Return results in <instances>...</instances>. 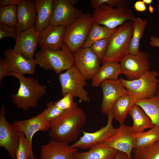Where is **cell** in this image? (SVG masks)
<instances>
[{
  "label": "cell",
  "mask_w": 159,
  "mask_h": 159,
  "mask_svg": "<svg viewBox=\"0 0 159 159\" xmlns=\"http://www.w3.org/2000/svg\"><path fill=\"white\" fill-rule=\"evenodd\" d=\"M87 120L85 112L74 102L69 109L50 122L49 136L51 139L69 144L77 138Z\"/></svg>",
  "instance_id": "obj_1"
},
{
  "label": "cell",
  "mask_w": 159,
  "mask_h": 159,
  "mask_svg": "<svg viewBox=\"0 0 159 159\" xmlns=\"http://www.w3.org/2000/svg\"><path fill=\"white\" fill-rule=\"evenodd\" d=\"M10 76L17 78L20 83L17 92L11 95L13 104L17 108L26 111L37 107L40 99L46 94V86L33 77H26L18 73L11 72Z\"/></svg>",
  "instance_id": "obj_2"
},
{
  "label": "cell",
  "mask_w": 159,
  "mask_h": 159,
  "mask_svg": "<svg viewBox=\"0 0 159 159\" xmlns=\"http://www.w3.org/2000/svg\"><path fill=\"white\" fill-rule=\"evenodd\" d=\"M133 29V23L132 21H127L117 27L116 31L110 37L107 50L101 60V63H119L129 54V47Z\"/></svg>",
  "instance_id": "obj_3"
},
{
  "label": "cell",
  "mask_w": 159,
  "mask_h": 159,
  "mask_svg": "<svg viewBox=\"0 0 159 159\" xmlns=\"http://www.w3.org/2000/svg\"><path fill=\"white\" fill-rule=\"evenodd\" d=\"M34 59L41 68L53 70L57 75L74 65L73 54L64 43L62 48L57 51L41 49L35 54Z\"/></svg>",
  "instance_id": "obj_4"
},
{
  "label": "cell",
  "mask_w": 159,
  "mask_h": 159,
  "mask_svg": "<svg viewBox=\"0 0 159 159\" xmlns=\"http://www.w3.org/2000/svg\"><path fill=\"white\" fill-rule=\"evenodd\" d=\"M93 22L92 15L86 13L66 27L63 42L73 54L84 45Z\"/></svg>",
  "instance_id": "obj_5"
},
{
  "label": "cell",
  "mask_w": 159,
  "mask_h": 159,
  "mask_svg": "<svg viewBox=\"0 0 159 159\" xmlns=\"http://www.w3.org/2000/svg\"><path fill=\"white\" fill-rule=\"evenodd\" d=\"M92 15L94 22L112 29L132 21L135 17L129 7H114L106 4L94 9Z\"/></svg>",
  "instance_id": "obj_6"
},
{
  "label": "cell",
  "mask_w": 159,
  "mask_h": 159,
  "mask_svg": "<svg viewBox=\"0 0 159 159\" xmlns=\"http://www.w3.org/2000/svg\"><path fill=\"white\" fill-rule=\"evenodd\" d=\"M158 72L149 71L138 79L132 80L119 79L122 85L136 101L151 98L156 95Z\"/></svg>",
  "instance_id": "obj_7"
},
{
  "label": "cell",
  "mask_w": 159,
  "mask_h": 159,
  "mask_svg": "<svg viewBox=\"0 0 159 159\" xmlns=\"http://www.w3.org/2000/svg\"><path fill=\"white\" fill-rule=\"evenodd\" d=\"M58 79L63 96L70 93L74 97H78L81 102L90 101L89 93L84 88L88 85L87 80L74 65L59 74Z\"/></svg>",
  "instance_id": "obj_8"
},
{
  "label": "cell",
  "mask_w": 159,
  "mask_h": 159,
  "mask_svg": "<svg viewBox=\"0 0 159 159\" xmlns=\"http://www.w3.org/2000/svg\"><path fill=\"white\" fill-rule=\"evenodd\" d=\"M108 119L106 125L98 130L89 132L82 131L83 135L79 140L70 145L73 148L87 149L102 143L115 135L117 128L114 127L112 121L114 116L111 110L107 114Z\"/></svg>",
  "instance_id": "obj_9"
},
{
  "label": "cell",
  "mask_w": 159,
  "mask_h": 159,
  "mask_svg": "<svg viewBox=\"0 0 159 159\" xmlns=\"http://www.w3.org/2000/svg\"><path fill=\"white\" fill-rule=\"evenodd\" d=\"M122 74L125 75L127 80L138 79L150 70L149 54L145 51H140L136 54H129L120 62Z\"/></svg>",
  "instance_id": "obj_10"
},
{
  "label": "cell",
  "mask_w": 159,
  "mask_h": 159,
  "mask_svg": "<svg viewBox=\"0 0 159 159\" xmlns=\"http://www.w3.org/2000/svg\"><path fill=\"white\" fill-rule=\"evenodd\" d=\"M20 132L13 124L7 120L5 106L2 105L0 111V147L6 149L12 159L15 158L19 143Z\"/></svg>",
  "instance_id": "obj_11"
},
{
  "label": "cell",
  "mask_w": 159,
  "mask_h": 159,
  "mask_svg": "<svg viewBox=\"0 0 159 159\" xmlns=\"http://www.w3.org/2000/svg\"><path fill=\"white\" fill-rule=\"evenodd\" d=\"M53 12L49 24L53 26L70 25L84 13L71 4L69 0H53Z\"/></svg>",
  "instance_id": "obj_12"
},
{
  "label": "cell",
  "mask_w": 159,
  "mask_h": 159,
  "mask_svg": "<svg viewBox=\"0 0 159 159\" xmlns=\"http://www.w3.org/2000/svg\"><path fill=\"white\" fill-rule=\"evenodd\" d=\"M135 133L131 126L120 124L117 132L104 143L99 144L126 153L129 159H132Z\"/></svg>",
  "instance_id": "obj_13"
},
{
  "label": "cell",
  "mask_w": 159,
  "mask_h": 159,
  "mask_svg": "<svg viewBox=\"0 0 159 159\" xmlns=\"http://www.w3.org/2000/svg\"><path fill=\"white\" fill-rule=\"evenodd\" d=\"M73 54L74 65L86 80L92 79L101 67V59L90 47L81 48Z\"/></svg>",
  "instance_id": "obj_14"
},
{
  "label": "cell",
  "mask_w": 159,
  "mask_h": 159,
  "mask_svg": "<svg viewBox=\"0 0 159 159\" xmlns=\"http://www.w3.org/2000/svg\"><path fill=\"white\" fill-rule=\"evenodd\" d=\"M3 54L10 72L23 75L26 74H34L37 65L34 59H28L11 48L4 50Z\"/></svg>",
  "instance_id": "obj_15"
},
{
  "label": "cell",
  "mask_w": 159,
  "mask_h": 159,
  "mask_svg": "<svg viewBox=\"0 0 159 159\" xmlns=\"http://www.w3.org/2000/svg\"><path fill=\"white\" fill-rule=\"evenodd\" d=\"M39 36L34 26L18 33L13 49L28 59H34Z\"/></svg>",
  "instance_id": "obj_16"
},
{
  "label": "cell",
  "mask_w": 159,
  "mask_h": 159,
  "mask_svg": "<svg viewBox=\"0 0 159 159\" xmlns=\"http://www.w3.org/2000/svg\"><path fill=\"white\" fill-rule=\"evenodd\" d=\"M102 92L101 105L102 112L107 114L111 110L116 100L122 95L128 93L119 79L117 80H107L100 84Z\"/></svg>",
  "instance_id": "obj_17"
},
{
  "label": "cell",
  "mask_w": 159,
  "mask_h": 159,
  "mask_svg": "<svg viewBox=\"0 0 159 159\" xmlns=\"http://www.w3.org/2000/svg\"><path fill=\"white\" fill-rule=\"evenodd\" d=\"M13 124L18 130L24 134L32 146V139L34 134L39 131H47L50 129V122L46 120L42 112L30 119L15 121Z\"/></svg>",
  "instance_id": "obj_18"
},
{
  "label": "cell",
  "mask_w": 159,
  "mask_h": 159,
  "mask_svg": "<svg viewBox=\"0 0 159 159\" xmlns=\"http://www.w3.org/2000/svg\"><path fill=\"white\" fill-rule=\"evenodd\" d=\"M66 26L49 24L39 34V44L41 49L51 51L60 49Z\"/></svg>",
  "instance_id": "obj_19"
},
{
  "label": "cell",
  "mask_w": 159,
  "mask_h": 159,
  "mask_svg": "<svg viewBox=\"0 0 159 159\" xmlns=\"http://www.w3.org/2000/svg\"><path fill=\"white\" fill-rule=\"evenodd\" d=\"M78 150L68 143L50 139L48 143L41 146L40 159H74Z\"/></svg>",
  "instance_id": "obj_20"
},
{
  "label": "cell",
  "mask_w": 159,
  "mask_h": 159,
  "mask_svg": "<svg viewBox=\"0 0 159 159\" xmlns=\"http://www.w3.org/2000/svg\"><path fill=\"white\" fill-rule=\"evenodd\" d=\"M33 1L21 0L17 6V22L16 28L18 33L34 26L36 12L35 5Z\"/></svg>",
  "instance_id": "obj_21"
},
{
  "label": "cell",
  "mask_w": 159,
  "mask_h": 159,
  "mask_svg": "<svg viewBox=\"0 0 159 159\" xmlns=\"http://www.w3.org/2000/svg\"><path fill=\"white\" fill-rule=\"evenodd\" d=\"M53 0H34L36 16L34 27L40 34L49 24L53 12Z\"/></svg>",
  "instance_id": "obj_22"
},
{
  "label": "cell",
  "mask_w": 159,
  "mask_h": 159,
  "mask_svg": "<svg viewBox=\"0 0 159 159\" xmlns=\"http://www.w3.org/2000/svg\"><path fill=\"white\" fill-rule=\"evenodd\" d=\"M122 74L120 63L107 62L103 63L95 75L92 79V87H97L107 80H117Z\"/></svg>",
  "instance_id": "obj_23"
},
{
  "label": "cell",
  "mask_w": 159,
  "mask_h": 159,
  "mask_svg": "<svg viewBox=\"0 0 159 159\" xmlns=\"http://www.w3.org/2000/svg\"><path fill=\"white\" fill-rule=\"evenodd\" d=\"M136 101L129 93L124 94L115 102L111 109L114 118L120 123H123L131 108Z\"/></svg>",
  "instance_id": "obj_24"
},
{
  "label": "cell",
  "mask_w": 159,
  "mask_h": 159,
  "mask_svg": "<svg viewBox=\"0 0 159 159\" xmlns=\"http://www.w3.org/2000/svg\"><path fill=\"white\" fill-rule=\"evenodd\" d=\"M86 152H75L74 159H113L116 156L118 150L99 145L89 148Z\"/></svg>",
  "instance_id": "obj_25"
},
{
  "label": "cell",
  "mask_w": 159,
  "mask_h": 159,
  "mask_svg": "<svg viewBox=\"0 0 159 159\" xmlns=\"http://www.w3.org/2000/svg\"><path fill=\"white\" fill-rule=\"evenodd\" d=\"M129 114L133 120V124L131 127L134 133L151 128L155 126L143 110L135 104L131 108Z\"/></svg>",
  "instance_id": "obj_26"
},
{
  "label": "cell",
  "mask_w": 159,
  "mask_h": 159,
  "mask_svg": "<svg viewBox=\"0 0 159 159\" xmlns=\"http://www.w3.org/2000/svg\"><path fill=\"white\" fill-rule=\"evenodd\" d=\"M117 28H110L93 22L87 39L82 48L90 47L92 44L97 41L110 38L116 31Z\"/></svg>",
  "instance_id": "obj_27"
},
{
  "label": "cell",
  "mask_w": 159,
  "mask_h": 159,
  "mask_svg": "<svg viewBox=\"0 0 159 159\" xmlns=\"http://www.w3.org/2000/svg\"><path fill=\"white\" fill-rule=\"evenodd\" d=\"M134 29L129 49V54H136L139 52L140 41L143 37L147 24L146 19L135 17L132 21Z\"/></svg>",
  "instance_id": "obj_28"
},
{
  "label": "cell",
  "mask_w": 159,
  "mask_h": 159,
  "mask_svg": "<svg viewBox=\"0 0 159 159\" xmlns=\"http://www.w3.org/2000/svg\"><path fill=\"white\" fill-rule=\"evenodd\" d=\"M135 104L143 110L153 124L159 128V96L156 95L150 98L137 101Z\"/></svg>",
  "instance_id": "obj_29"
},
{
  "label": "cell",
  "mask_w": 159,
  "mask_h": 159,
  "mask_svg": "<svg viewBox=\"0 0 159 159\" xmlns=\"http://www.w3.org/2000/svg\"><path fill=\"white\" fill-rule=\"evenodd\" d=\"M159 140V128L155 125L149 130L135 134L133 149L151 145Z\"/></svg>",
  "instance_id": "obj_30"
},
{
  "label": "cell",
  "mask_w": 159,
  "mask_h": 159,
  "mask_svg": "<svg viewBox=\"0 0 159 159\" xmlns=\"http://www.w3.org/2000/svg\"><path fill=\"white\" fill-rule=\"evenodd\" d=\"M132 159H159V140L153 144L133 149Z\"/></svg>",
  "instance_id": "obj_31"
},
{
  "label": "cell",
  "mask_w": 159,
  "mask_h": 159,
  "mask_svg": "<svg viewBox=\"0 0 159 159\" xmlns=\"http://www.w3.org/2000/svg\"><path fill=\"white\" fill-rule=\"evenodd\" d=\"M17 22V6H0V23L16 28Z\"/></svg>",
  "instance_id": "obj_32"
},
{
  "label": "cell",
  "mask_w": 159,
  "mask_h": 159,
  "mask_svg": "<svg viewBox=\"0 0 159 159\" xmlns=\"http://www.w3.org/2000/svg\"><path fill=\"white\" fill-rule=\"evenodd\" d=\"M15 159H37L33 154L32 146L21 132H20L19 143Z\"/></svg>",
  "instance_id": "obj_33"
},
{
  "label": "cell",
  "mask_w": 159,
  "mask_h": 159,
  "mask_svg": "<svg viewBox=\"0 0 159 159\" xmlns=\"http://www.w3.org/2000/svg\"><path fill=\"white\" fill-rule=\"evenodd\" d=\"M91 6L93 9L106 4L114 7H129L130 1L128 0H90Z\"/></svg>",
  "instance_id": "obj_34"
},
{
  "label": "cell",
  "mask_w": 159,
  "mask_h": 159,
  "mask_svg": "<svg viewBox=\"0 0 159 159\" xmlns=\"http://www.w3.org/2000/svg\"><path fill=\"white\" fill-rule=\"evenodd\" d=\"M110 42V38L99 40L93 43L90 48L92 52L101 60L107 52Z\"/></svg>",
  "instance_id": "obj_35"
},
{
  "label": "cell",
  "mask_w": 159,
  "mask_h": 159,
  "mask_svg": "<svg viewBox=\"0 0 159 159\" xmlns=\"http://www.w3.org/2000/svg\"><path fill=\"white\" fill-rule=\"evenodd\" d=\"M46 105L47 108L43 112L46 120L50 122L60 116L64 112L58 108L53 101L47 103Z\"/></svg>",
  "instance_id": "obj_36"
},
{
  "label": "cell",
  "mask_w": 159,
  "mask_h": 159,
  "mask_svg": "<svg viewBox=\"0 0 159 159\" xmlns=\"http://www.w3.org/2000/svg\"><path fill=\"white\" fill-rule=\"evenodd\" d=\"M74 97L70 93H67L54 103L56 106L61 110L64 111L69 109L74 102Z\"/></svg>",
  "instance_id": "obj_37"
},
{
  "label": "cell",
  "mask_w": 159,
  "mask_h": 159,
  "mask_svg": "<svg viewBox=\"0 0 159 159\" xmlns=\"http://www.w3.org/2000/svg\"><path fill=\"white\" fill-rule=\"evenodd\" d=\"M18 34L16 28L0 23V40L6 37H10L15 39Z\"/></svg>",
  "instance_id": "obj_38"
},
{
  "label": "cell",
  "mask_w": 159,
  "mask_h": 159,
  "mask_svg": "<svg viewBox=\"0 0 159 159\" xmlns=\"http://www.w3.org/2000/svg\"><path fill=\"white\" fill-rule=\"evenodd\" d=\"M9 71L7 63L5 59L0 57V85L3 78L5 77L10 76Z\"/></svg>",
  "instance_id": "obj_39"
},
{
  "label": "cell",
  "mask_w": 159,
  "mask_h": 159,
  "mask_svg": "<svg viewBox=\"0 0 159 159\" xmlns=\"http://www.w3.org/2000/svg\"><path fill=\"white\" fill-rule=\"evenodd\" d=\"M133 7L138 12H143L147 9L145 4L143 0L136 1Z\"/></svg>",
  "instance_id": "obj_40"
},
{
  "label": "cell",
  "mask_w": 159,
  "mask_h": 159,
  "mask_svg": "<svg viewBox=\"0 0 159 159\" xmlns=\"http://www.w3.org/2000/svg\"><path fill=\"white\" fill-rule=\"evenodd\" d=\"M21 0H0V6H17Z\"/></svg>",
  "instance_id": "obj_41"
},
{
  "label": "cell",
  "mask_w": 159,
  "mask_h": 159,
  "mask_svg": "<svg viewBox=\"0 0 159 159\" xmlns=\"http://www.w3.org/2000/svg\"><path fill=\"white\" fill-rule=\"evenodd\" d=\"M149 43L151 46L159 47V37L152 36Z\"/></svg>",
  "instance_id": "obj_42"
},
{
  "label": "cell",
  "mask_w": 159,
  "mask_h": 159,
  "mask_svg": "<svg viewBox=\"0 0 159 159\" xmlns=\"http://www.w3.org/2000/svg\"><path fill=\"white\" fill-rule=\"evenodd\" d=\"M113 159H129V158L126 153L118 151L116 156Z\"/></svg>",
  "instance_id": "obj_43"
},
{
  "label": "cell",
  "mask_w": 159,
  "mask_h": 159,
  "mask_svg": "<svg viewBox=\"0 0 159 159\" xmlns=\"http://www.w3.org/2000/svg\"><path fill=\"white\" fill-rule=\"evenodd\" d=\"M69 1L71 4L74 6L79 2L78 0H69Z\"/></svg>",
  "instance_id": "obj_44"
},
{
  "label": "cell",
  "mask_w": 159,
  "mask_h": 159,
  "mask_svg": "<svg viewBox=\"0 0 159 159\" xmlns=\"http://www.w3.org/2000/svg\"><path fill=\"white\" fill-rule=\"evenodd\" d=\"M143 1L146 4H150L153 2L152 0H143Z\"/></svg>",
  "instance_id": "obj_45"
},
{
  "label": "cell",
  "mask_w": 159,
  "mask_h": 159,
  "mask_svg": "<svg viewBox=\"0 0 159 159\" xmlns=\"http://www.w3.org/2000/svg\"><path fill=\"white\" fill-rule=\"evenodd\" d=\"M157 76L159 77V74H158ZM156 95L159 96V79L158 80V85Z\"/></svg>",
  "instance_id": "obj_46"
},
{
  "label": "cell",
  "mask_w": 159,
  "mask_h": 159,
  "mask_svg": "<svg viewBox=\"0 0 159 159\" xmlns=\"http://www.w3.org/2000/svg\"><path fill=\"white\" fill-rule=\"evenodd\" d=\"M149 9L150 12L152 13L153 12V7L150 5L149 6Z\"/></svg>",
  "instance_id": "obj_47"
},
{
  "label": "cell",
  "mask_w": 159,
  "mask_h": 159,
  "mask_svg": "<svg viewBox=\"0 0 159 159\" xmlns=\"http://www.w3.org/2000/svg\"><path fill=\"white\" fill-rule=\"evenodd\" d=\"M156 6L158 11V14L159 16V0L157 3Z\"/></svg>",
  "instance_id": "obj_48"
}]
</instances>
